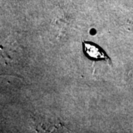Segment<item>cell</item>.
<instances>
[{
	"label": "cell",
	"mask_w": 133,
	"mask_h": 133,
	"mask_svg": "<svg viewBox=\"0 0 133 133\" xmlns=\"http://www.w3.org/2000/svg\"><path fill=\"white\" fill-rule=\"evenodd\" d=\"M84 50L87 52V54L89 55L91 58H103L105 57L104 52L101 51V50L98 47L94 46L93 44L84 43Z\"/></svg>",
	"instance_id": "cell-1"
},
{
	"label": "cell",
	"mask_w": 133,
	"mask_h": 133,
	"mask_svg": "<svg viewBox=\"0 0 133 133\" xmlns=\"http://www.w3.org/2000/svg\"><path fill=\"white\" fill-rule=\"evenodd\" d=\"M130 84H131V86H132V87L133 89V75L131 77V83H130Z\"/></svg>",
	"instance_id": "cell-2"
}]
</instances>
